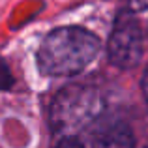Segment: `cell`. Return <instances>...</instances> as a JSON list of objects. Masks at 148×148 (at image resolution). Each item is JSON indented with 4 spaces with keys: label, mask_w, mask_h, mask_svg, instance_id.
<instances>
[{
    "label": "cell",
    "mask_w": 148,
    "mask_h": 148,
    "mask_svg": "<svg viewBox=\"0 0 148 148\" xmlns=\"http://www.w3.org/2000/svg\"><path fill=\"white\" fill-rule=\"evenodd\" d=\"M148 10V0H130V11H145Z\"/></svg>",
    "instance_id": "cell-7"
},
{
    "label": "cell",
    "mask_w": 148,
    "mask_h": 148,
    "mask_svg": "<svg viewBox=\"0 0 148 148\" xmlns=\"http://www.w3.org/2000/svg\"><path fill=\"white\" fill-rule=\"evenodd\" d=\"M13 84V75H11L8 64L0 58V90H10Z\"/></svg>",
    "instance_id": "cell-5"
},
{
    "label": "cell",
    "mask_w": 148,
    "mask_h": 148,
    "mask_svg": "<svg viewBox=\"0 0 148 148\" xmlns=\"http://www.w3.org/2000/svg\"><path fill=\"white\" fill-rule=\"evenodd\" d=\"M99 49L96 34L81 26H62L43 38L38 49V66L49 77H71L86 69Z\"/></svg>",
    "instance_id": "cell-1"
},
{
    "label": "cell",
    "mask_w": 148,
    "mask_h": 148,
    "mask_svg": "<svg viewBox=\"0 0 148 148\" xmlns=\"http://www.w3.org/2000/svg\"><path fill=\"white\" fill-rule=\"evenodd\" d=\"M54 148H84L83 145H81L77 139H73V137H69V139H62L60 143H58Z\"/></svg>",
    "instance_id": "cell-6"
},
{
    "label": "cell",
    "mask_w": 148,
    "mask_h": 148,
    "mask_svg": "<svg viewBox=\"0 0 148 148\" xmlns=\"http://www.w3.org/2000/svg\"><path fill=\"white\" fill-rule=\"evenodd\" d=\"M103 99L98 88L88 84H68L54 96L49 109L51 130L64 139L84 130L99 118Z\"/></svg>",
    "instance_id": "cell-2"
},
{
    "label": "cell",
    "mask_w": 148,
    "mask_h": 148,
    "mask_svg": "<svg viewBox=\"0 0 148 148\" xmlns=\"http://www.w3.org/2000/svg\"><path fill=\"white\" fill-rule=\"evenodd\" d=\"M133 133L130 126L120 120H105L90 133L88 148H133Z\"/></svg>",
    "instance_id": "cell-4"
},
{
    "label": "cell",
    "mask_w": 148,
    "mask_h": 148,
    "mask_svg": "<svg viewBox=\"0 0 148 148\" xmlns=\"http://www.w3.org/2000/svg\"><path fill=\"white\" fill-rule=\"evenodd\" d=\"M143 92H145V99L148 103V68H146L145 75H143Z\"/></svg>",
    "instance_id": "cell-8"
},
{
    "label": "cell",
    "mask_w": 148,
    "mask_h": 148,
    "mask_svg": "<svg viewBox=\"0 0 148 148\" xmlns=\"http://www.w3.org/2000/svg\"><path fill=\"white\" fill-rule=\"evenodd\" d=\"M145 148H148V146H145Z\"/></svg>",
    "instance_id": "cell-9"
},
{
    "label": "cell",
    "mask_w": 148,
    "mask_h": 148,
    "mask_svg": "<svg viewBox=\"0 0 148 148\" xmlns=\"http://www.w3.org/2000/svg\"><path fill=\"white\" fill-rule=\"evenodd\" d=\"M143 45H145L143 30L133 11L122 10L114 19V26L107 43L109 60L122 69H130L141 60Z\"/></svg>",
    "instance_id": "cell-3"
}]
</instances>
